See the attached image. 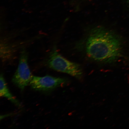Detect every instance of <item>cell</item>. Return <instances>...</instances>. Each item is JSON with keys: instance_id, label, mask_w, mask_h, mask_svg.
<instances>
[{"instance_id": "277c9868", "label": "cell", "mask_w": 129, "mask_h": 129, "mask_svg": "<svg viewBox=\"0 0 129 129\" xmlns=\"http://www.w3.org/2000/svg\"><path fill=\"white\" fill-rule=\"evenodd\" d=\"M66 82L67 80L64 78L51 76L42 77L33 76L29 84L35 90L48 91L58 87Z\"/></svg>"}, {"instance_id": "5b68a950", "label": "cell", "mask_w": 129, "mask_h": 129, "mask_svg": "<svg viewBox=\"0 0 129 129\" xmlns=\"http://www.w3.org/2000/svg\"><path fill=\"white\" fill-rule=\"evenodd\" d=\"M15 46L7 41L3 40L1 43V57L3 61L9 60L15 52Z\"/></svg>"}, {"instance_id": "52a82bcc", "label": "cell", "mask_w": 129, "mask_h": 129, "mask_svg": "<svg viewBox=\"0 0 129 129\" xmlns=\"http://www.w3.org/2000/svg\"><path fill=\"white\" fill-rule=\"evenodd\" d=\"M127 1H128V2L129 3V0H127Z\"/></svg>"}, {"instance_id": "7a4b0ae2", "label": "cell", "mask_w": 129, "mask_h": 129, "mask_svg": "<svg viewBox=\"0 0 129 129\" xmlns=\"http://www.w3.org/2000/svg\"><path fill=\"white\" fill-rule=\"evenodd\" d=\"M47 63L50 68L56 71L69 74L79 80L83 78V72L81 66L61 55L58 52L55 45L48 54Z\"/></svg>"}, {"instance_id": "8992f818", "label": "cell", "mask_w": 129, "mask_h": 129, "mask_svg": "<svg viewBox=\"0 0 129 129\" xmlns=\"http://www.w3.org/2000/svg\"><path fill=\"white\" fill-rule=\"evenodd\" d=\"M0 96L7 98L14 104L20 107V104L10 91L3 74L0 77Z\"/></svg>"}, {"instance_id": "6da1fadb", "label": "cell", "mask_w": 129, "mask_h": 129, "mask_svg": "<svg viewBox=\"0 0 129 129\" xmlns=\"http://www.w3.org/2000/svg\"><path fill=\"white\" fill-rule=\"evenodd\" d=\"M85 50L86 55L93 60L112 62L122 55V41L114 32L102 27H96L87 37Z\"/></svg>"}, {"instance_id": "3957f363", "label": "cell", "mask_w": 129, "mask_h": 129, "mask_svg": "<svg viewBox=\"0 0 129 129\" xmlns=\"http://www.w3.org/2000/svg\"><path fill=\"white\" fill-rule=\"evenodd\" d=\"M28 53L22 48L20 54L19 63L12 79L13 83L22 91L30 84L33 77L28 65Z\"/></svg>"}]
</instances>
